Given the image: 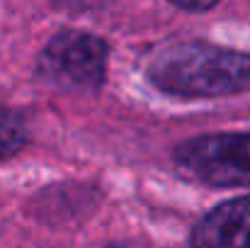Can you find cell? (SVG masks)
<instances>
[{
	"instance_id": "cell-7",
	"label": "cell",
	"mask_w": 250,
	"mask_h": 248,
	"mask_svg": "<svg viewBox=\"0 0 250 248\" xmlns=\"http://www.w3.org/2000/svg\"><path fill=\"white\" fill-rule=\"evenodd\" d=\"M107 248H148V246L136 244V241H119V244H112V246H107Z\"/></svg>"
},
{
	"instance_id": "cell-5",
	"label": "cell",
	"mask_w": 250,
	"mask_h": 248,
	"mask_svg": "<svg viewBox=\"0 0 250 248\" xmlns=\"http://www.w3.org/2000/svg\"><path fill=\"white\" fill-rule=\"evenodd\" d=\"M29 144V129L20 112L0 107V161L17 156Z\"/></svg>"
},
{
	"instance_id": "cell-2",
	"label": "cell",
	"mask_w": 250,
	"mask_h": 248,
	"mask_svg": "<svg viewBox=\"0 0 250 248\" xmlns=\"http://www.w3.org/2000/svg\"><path fill=\"white\" fill-rule=\"evenodd\" d=\"M109 44L85 29H63L54 34L37 59V73L46 83L73 90L97 92L107 78Z\"/></svg>"
},
{
	"instance_id": "cell-6",
	"label": "cell",
	"mask_w": 250,
	"mask_h": 248,
	"mask_svg": "<svg viewBox=\"0 0 250 248\" xmlns=\"http://www.w3.org/2000/svg\"><path fill=\"white\" fill-rule=\"evenodd\" d=\"M170 5L175 7V10H180V12H211V10H216L219 7V2L216 0H209V2H192V0H170Z\"/></svg>"
},
{
	"instance_id": "cell-1",
	"label": "cell",
	"mask_w": 250,
	"mask_h": 248,
	"mask_svg": "<svg viewBox=\"0 0 250 248\" xmlns=\"http://www.w3.org/2000/svg\"><path fill=\"white\" fill-rule=\"evenodd\" d=\"M146 81L180 100H216L250 90V51L180 39L156 46L144 64Z\"/></svg>"
},
{
	"instance_id": "cell-4",
	"label": "cell",
	"mask_w": 250,
	"mask_h": 248,
	"mask_svg": "<svg viewBox=\"0 0 250 248\" xmlns=\"http://www.w3.org/2000/svg\"><path fill=\"white\" fill-rule=\"evenodd\" d=\"M189 248H250V195L207 212L189 234Z\"/></svg>"
},
{
	"instance_id": "cell-3",
	"label": "cell",
	"mask_w": 250,
	"mask_h": 248,
	"mask_svg": "<svg viewBox=\"0 0 250 248\" xmlns=\"http://www.w3.org/2000/svg\"><path fill=\"white\" fill-rule=\"evenodd\" d=\"M175 165L209 187H250V132L199 134L175 146Z\"/></svg>"
}]
</instances>
